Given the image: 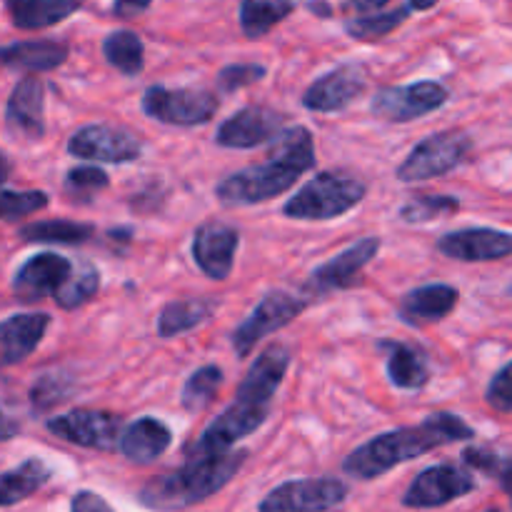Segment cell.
Instances as JSON below:
<instances>
[{
	"instance_id": "1",
	"label": "cell",
	"mask_w": 512,
	"mask_h": 512,
	"mask_svg": "<svg viewBox=\"0 0 512 512\" xmlns=\"http://www.w3.org/2000/svg\"><path fill=\"white\" fill-rule=\"evenodd\" d=\"M475 438V430L465 420L453 413H433L420 425L390 430L378 435L365 445L355 448L345 458L343 470L358 480H373L385 475L388 470L420 458L440 445L458 443V440Z\"/></svg>"
},
{
	"instance_id": "2",
	"label": "cell",
	"mask_w": 512,
	"mask_h": 512,
	"mask_svg": "<svg viewBox=\"0 0 512 512\" xmlns=\"http://www.w3.org/2000/svg\"><path fill=\"white\" fill-rule=\"evenodd\" d=\"M245 458H248L245 450H235V453L228 450V453L210 455V458H188V463L175 473L150 480L140 490V503L158 512L183 510L203 503L235 478V473L243 468Z\"/></svg>"
},
{
	"instance_id": "3",
	"label": "cell",
	"mask_w": 512,
	"mask_h": 512,
	"mask_svg": "<svg viewBox=\"0 0 512 512\" xmlns=\"http://www.w3.org/2000/svg\"><path fill=\"white\" fill-rule=\"evenodd\" d=\"M365 198V185L338 173H320L285 203L283 213L295 220H330L353 210Z\"/></svg>"
},
{
	"instance_id": "4",
	"label": "cell",
	"mask_w": 512,
	"mask_h": 512,
	"mask_svg": "<svg viewBox=\"0 0 512 512\" xmlns=\"http://www.w3.org/2000/svg\"><path fill=\"white\" fill-rule=\"evenodd\" d=\"M300 170L285 163L283 158L270 155L268 163L250 165L220 180L215 195L228 208H245V205H258L265 200H273L275 195L285 193L295 180L300 178Z\"/></svg>"
},
{
	"instance_id": "5",
	"label": "cell",
	"mask_w": 512,
	"mask_h": 512,
	"mask_svg": "<svg viewBox=\"0 0 512 512\" xmlns=\"http://www.w3.org/2000/svg\"><path fill=\"white\" fill-rule=\"evenodd\" d=\"M143 113L148 118L168 125H203L218 110V98L210 90L195 88H163L153 85L143 95Z\"/></svg>"
},
{
	"instance_id": "6",
	"label": "cell",
	"mask_w": 512,
	"mask_h": 512,
	"mask_svg": "<svg viewBox=\"0 0 512 512\" xmlns=\"http://www.w3.org/2000/svg\"><path fill=\"white\" fill-rule=\"evenodd\" d=\"M470 150V138L465 133H438L420 140L413 153L398 165V178L403 183L440 178L463 163Z\"/></svg>"
},
{
	"instance_id": "7",
	"label": "cell",
	"mask_w": 512,
	"mask_h": 512,
	"mask_svg": "<svg viewBox=\"0 0 512 512\" xmlns=\"http://www.w3.org/2000/svg\"><path fill=\"white\" fill-rule=\"evenodd\" d=\"M348 498V485L338 478H305L278 485L260 500V512H325Z\"/></svg>"
},
{
	"instance_id": "8",
	"label": "cell",
	"mask_w": 512,
	"mask_h": 512,
	"mask_svg": "<svg viewBox=\"0 0 512 512\" xmlns=\"http://www.w3.org/2000/svg\"><path fill=\"white\" fill-rule=\"evenodd\" d=\"M48 430L55 438L65 440V443L110 453L120 445V435H123L125 425L120 415L105 413V410L78 408L48 420Z\"/></svg>"
},
{
	"instance_id": "9",
	"label": "cell",
	"mask_w": 512,
	"mask_h": 512,
	"mask_svg": "<svg viewBox=\"0 0 512 512\" xmlns=\"http://www.w3.org/2000/svg\"><path fill=\"white\" fill-rule=\"evenodd\" d=\"M270 405H255L235 400L223 415L213 420L200 435L198 443L188 450V458H210V455H223L233 448L238 440L248 438L250 433L260 428L268 420Z\"/></svg>"
},
{
	"instance_id": "10",
	"label": "cell",
	"mask_w": 512,
	"mask_h": 512,
	"mask_svg": "<svg viewBox=\"0 0 512 512\" xmlns=\"http://www.w3.org/2000/svg\"><path fill=\"white\" fill-rule=\"evenodd\" d=\"M448 103V90L435 80H420L413 85H393L375 93L373 113L390 123H408L423 118Z\"/></svg>"
},
{
	"instance_id": "11",
	"label": "cell",
	"mask_w": 512,
	"mask_h": 512,
	"mask_svg": "<svg viewBox=\"0 0 512 512\" xmlns=\"http://www.w3.org/2000/svg\"><path fill=\"white\" fill-rule=\"evenodd\" d=\"M475 480L473 475L458 465H433V468L423 470L418 478L410 483L408 493L403 495L405 508L428 510V508H443V505L453 503V500L463 498V495L473 493Z\"/></svg>"
},
{
	"instance_id": "12",
	"label": "cell",
	"mask_w": 512,
	"mask_h": 512,
	"mask_svg": "<svg viewBox=\"0 0 512 512\" xmlns=\"http://www.w3.org/2000/svg\"><path fill=\"white\" fill-rule=\"evenodd\" d=\"M305 305H308V300L295 298V295H288V293L265 295V298L258 303V308L250 313V318L243 320V323L235 328L233 333L235 353H238L240 358L250 355V350H253L265 335L285 328L290 320L298 318V315L305 310Z\"/></svg>"
},
{
	"instance_id": "13",
	"label": "cell",
	"mask_w": 512,
	"mask_h": 512,
	"mask_svg": "<svg viewBox=\"0 0 512 512\" xmlns=\"http://www.w3.org/2000/svg\"><path fill=\"white\" fill-rule=\"evenodd\" d=\"M68 153L73 158L98 160V163H130L140 158L143 143L128 130L113 125H85L70 135Z\"/></svg>"
},
{
	"instance_id": "14",
	"label": "cell",
	"mask_w": 512,
	"mask_h": 512,
	"mask_svg": "<svg viewBox=\"0 0 512 512\" xmlns=\"http://www.w3.org/2000/svg\"><path fill=\"white\" fill-rule=\"evenodd\" d=\"M283 125L285 118L280 113L263 108V105H250V108L238 110L228 120H223L218 133H215V140L223 148H255V145L270 143L283 130Z\"/></svg>"
},
{
	"instance_id": "15",
	"label": "cell",
	"mask_w": 512,
	"mask_h": 512,
	"mask_svg": "<svg viewBox=\"0 0 512 512\" xmlns=\"http://www.w3.org/2000/svg\"><path fill=\"white\" fill-rule=\"evenodd\" d=\"M380 240L378 238H363L355 245L345 248L343 253L335 255L333 260L323 263L320 268L313 270L308 280L310 295H328L333 290H345L355 283L360 270L378 255Z\"/></svg>"
},
{
	"instance_id": "16",
	"label": "cell",
	"mask_w": 512,
	"mask_h": 512,
	"mask_svg": "<svg viewBox=\"0 0 512 512\" xmlns=\"http://www.w3.org/2000/svg\"><path fill=\"white\" fill-rule=\"evenodd\" d=\"M438 250L453 260L463 263H485L512 255V233L495 228H468L455 230L438 240Z\"/></svg>"
},
{
	"instance_id": "17",
	"label": "cell",
	"mask_w": 512,
	"mask_h": 512,
	"mask_svg": "<svg viewBox=\"0 0 512 512\" xmlns=\"http://www.w3.org/2000/svg\"><path fill=\"white\" fill-rule=\"evenodd\" d=\"M365 90V73L360 65H340L315 80L303 95V105L315 113L345 110Z\"/></svg>"
},
{
	"instance_id": "18",
	"label": "cell",
	"mask_w": 512,
	"mask_h": 512,
	"mask_svg": "<svg viewBox=\"0 0 512 512\" xmlns=\"http://www.w3.org/2000/svg\"><path fill=\"white\" fill-rule=\"evenodd\" d=\"M5 125L13 135L25 140H38L45 133V85L43 80L28 75L10 93L5 105Z\"/></svg>"
},
{
	"instance_id": "19",
	"label": "cell",
	"mask_w": 512,
	"mask_h": 512,
	"mask_svg": "<svg viewBox=\"0 0 512 512\" xmlns=\"http://www.w3.org/2000/svg\"><path fill=\"white\" fill-rule=\"evenodd\" d=\"M235 250H238V233L230 225L210 220L195 230L193 258L208 278H228L235 263Z\"/></svg>"
},
{
	"instance_id": "20",
	"label": "cell",
	"mask_w": 512,
	"mask_h": 512,
	"mask_svg": "<svg viewBox=\"0 0 512 512\" xmlns=\"http://www.w3.org/2000/svg\"><path fill=\"white\" fill-rule=\"evenodd\" d=\"M73 265L68 258L55 253H38L20 265L13 278V293L20 303H35L45 295H53L68 278Z\"/></svg>"
},
{
	"instance_id": "21",
	"label": "cell",
	"mask_w": 512,
	"mask_h": 512,
	"mask_svg": "<svg viewBox=\"0 0 512 512\" xmlns=\"http://www.w3.org/2000/svg\"><path fill=\"white\" fill-rule=\"evenodd\" d=\"M288 365L290 350L285 348V345H270V348H265L263 353L258 355V360L253 363V368L248 370L243 383H240L235 400L255 405H270L275 390L283 383V375L288 373Z\"/></svg>"
},
{
	"instance_id": "22",
	"label": "cell",
	"mask_w": 512,
	"mask_h": 512,
	"mask_svg": "<svg viewBox=\"0 0 512 512\" xmlns=\"http://www.w3.org/2000/svg\"><path fill=\"white\" fill-rule=\"evenodd\" d=\"M45 313H18L0 323V368L18 365L33 353L48 330Z\"/></svg>"
},
{
	"instance_id": "23",
	"label": "cell",
	"mask_w": 512,
	"mask_h": 512,
	"mask_svg": "<svg viewBox=\"0 0 512 512\" xmlns=\"http://www.w3.org/2000/svg\"><path fill=\"white\" fill-rule=\"evenodd\" d=\"M170 428L155 418H140L130 423L120 435V453L135 465L155 463L170 448Z\"/></svg>"
},
{
	"instance_id": "24",
	"label": "cell",
	"mask_w": 512,
	"mask_h": 512,
	"mask_svg": "<svg viewBox=\"0 0 512 512\" xmlns=\"http://www.w3.org/2000/svg\"><path fill=\"white\" fill-rule=\"evenodd\" d=\"M68 58V48L55 40H28L0 48V65L25 70V73H45L55 70Z\"/></svg>"
},
{
	"instance_id": "25",
	"label": "cell",
	"mask_w": 512,
	"mask_h": 512,
	"mask_svg": "<svg viewBox=\"0 0 512 512\" xmlns=\"http://www.w3.org/2000/svg\"><path fill=\"white\" fill-rule=\"evenodd\" d=\"M455 305H458V290L453 285H423V288H415L413 293L405 295L403 318L415 325L435 323V320H443Z\"/></svg>"
},
{
	"instance_id": "26",
	"label": "cell",
	"mask_w": 512,
	"mask_h": 512,
	"mask_svg": "<svg viewBox=\"0 0 512 512\" xmlns=\"http://www.w3.org/2000/svg\"><path fill=\"white\" fill-rule=\"evenodd\" d=\"M5 5L18 28L40 30L73 15L80 0H5Z\"/></svg>"
},
{
	"instance_id": "27",
	"label": "cell",
	"mask_w": 512,
	"mask_h": 512,
	"mask_svg": "<svg viewBox=\"0 0 512 512\" xmlns=\"http://www.w3.org/2000/svg\"><path fill=\"white\" fill-rule=\"evenodd\" d=\"M388 375L390 383L400 390H420L430 380L428 358L420 348L408 343H390Z\"/></svg>"
},
{
	"instance_id": "28",
	"label": "cell",
	"mask_w": 512,
	"mask_h": 512,
	"mask_svg": "<svg viewBox=\"0 0 512 512\" xmlns=\"http://www.w3.org/2000/svg\"><path fill=\"white\" fill-rule=\"evenodd\" d=\"M50 475H53V470L40 458L25 460L18 468L3 473L0 475V508H8V505H15L38 493L48 483Z\"/></svg>"
},
{
	"instance_id": "29",
	"label": "cell",
	"mask_w": 512,
	"mask_h": 512,
	"mask_svg": "<svg viewBox=\"0 0 512 512\" xmlns=\"http://www.w3.org/2000/svg\"><path fill=\"white\" fill-rule=\"evenodd\" d=\"M295 8V0H243L240 3V25L248 38H263L268 30L283 23Z\"/></svg>"
},
{
	"instance_id": "30",
	"label": "cell",
	"mask_w": 512,
	"mask_h": 512,
	"mask_svg": "<svg viewBox=\"0 0 512 512\" xmlns=\"http://www.w3.org/2000/svg\"><path fill=\"white\" fill-rule=\"evenodd\" d=\"M270 143H273L270 155L283 158L285 163L295 165L300 173H305V170H310L315 165L313 135H310V130L303 128V125H295V128L290 130H280Z\"/></svg>"
},
{
	"instance_id": "31",
	"label": "cell",
	"mask_w": 512,
	"mask_h": 512,
	"mask_svg": "<svg viewBox=\"0 0 512 512\" xmlns=\"http://www.w3.org/2000/svg\"><path fill=\"white\" fill-rule=\"evenodd\" d=\"M93 235V225L70 223V220H40L20 228V238L28 243H60L78 245Z\"/></svg>"
},
{
	"instance_id": "32",
	"label": "cell",
	"mask_w": 512,
	"mask_h": 512,
	"mask_svg": "<svg viewBox=\"0 0 512 512\" xmlns=\"http://www.w3.org/2000/svg\"><path fill=\"white\" fill-rule=\"evenodd\" d=\"M210 315V303L205 300H175V303L165 305L163 313L158 318V333L163 338H173V335L188 333V330L198 328L205 323Z\"/></svg>"
},
{
	"instance_id": "33",
	"label": "cell",
	"mask_w": 512,
	"mask_h": 512,
	"mask_svg": "<svg viewBox=\"0 0 512 512\" xmlns=\"http://www.w3.org/2000/svg\"><path fill=\"white\" fill-rule=\"evenodd\" d=\"M103 53L113 68L125 75H138L143 70V40L133 30H115L103 40Z\"/></svg>"
},
{
	"instance_id": "34",
	"label": "cell",
	"mask_w": 512,
	"mask_h": 512,
	"mask_svg": "<svg viewBox=\"0 0 512 512\" xmlns=\"http://www.w3.org/2000/svg\"><path fill=\"white\" fill-rule=\"evenodd\" d=\"M98 285H100L98 270L90 268V265H80L75 273L70 270V275L63 280V285L53 293V298L58 300L60 308L65 310L80 308V305L88 303V300L98 293Z\"/></svg>"
},
{
	"instance_id": "35",
	"label": "cell",
	"mask_w": 512,
	"mask_h": 512,
	"mask_svg": "<svg viewBox=\"0 0 512 512\" xmlns=\"http://www.w3.org/2000/svg\"><path fill=\"white\" fill-rule=\"evenodd\" d=\"M220 385H223V370L218 365H205L195 370L183 388V405L188 410H203L215 398Z\"/></svg>"
},
{
	"instance_id": "36",
	"label": "cell",
	"mask_w": 512,
	"mask_h": 512,
	"mask_svg": "<svg viewBox=\"0 0 512 512\" xmlns=\"http://www.w3.org/2000/svg\"><path fill=\"white\" fill-rule=\"evenodd\" d=\"M410 8H400L393 10V13H383V15H365V18H355L345 25L353 38L358 40H375V38H383L388 35L390 30L398 28L405 18H408Z\"/></svg>"
},
{
	"instance_id": "37",
	"label": "cell",
	"mask_w": 512,
	"mask_h": 512,
	"mask_svg": "<svg viewBox=\"0 0 512 512\" xmlns=\"http://www.w3.org/2000/svg\"><path fill=\"white\" fill-rule=\"evenodd\" d=\"M458 208V200L448 198V195H418V198H413L400 210V215H403L405 223H428V220L440 218L445 213H453Z\"/></svg>"
},
{
	"instance_id": "38",
	"label": "cell",
	"mask_w": 512,
	"mask_h": 512,
	"mask_svg": "<svg viewBox=\"0 0 512 512\" xmlns=\"http://www.w3.org/2000/svg\"><path fill=\"white\" fill-rule=\"evenodd\" d=\"M108 175L93 165H83V168H73L65 175V193L75 200H90L98 195L100 190L108 188Z\"/></svg>"
},
{
	"instance_id": "39",
	"label": "cell",
	"mask_w": 512,
	"mask_h": 512,
	"mask_svg": "<svg viewBox=\"0 0 512 512\" xmlns=\"http://www.w3.org/2000/svg\"><path fill=\"white\" fill-rule=\"evenodd\" d=\"M48 205V195L40 190H0V218H20Z\"/></svg>"
},
{
	"instance_id": "40",
	"label": "cell",
	"mask_w": 512,
	"mask_h": 512,
	"mask_svg": "<svg viewBox=\"0 0 512 512\" xmlns=\"http://www.w3.org/2000/svg\"><path fill=\"white\" fill-rule=\"evenodd\" d=\"M265 68L255 63H243V65H228V68L220 70L218 85L223 93H235V90L245 88V85H253L258 80H263Z\"/></svg>"
},
{
	"instance_id": "41",
	"label": "cell",
	"mask_w": 512,
	"mask_h": 512,
	"mask_svg": "<svg viewBox=\"0 0 512 512\" xmlns=\"http://www.w3.org/2000/svg\"><path fill=\"white\" fill-rule=\"evenodd\" d=\"M485 398L498 413H512V360L490 380Z\"/></svg>"
},
{
	"instance_id": "42",
	"label": "cell",
	"mask_w": 512,
	"mask_h": 512,
	"mask_svg": "<svg viewBox=\"0 0 512 512\" xmlns=\"http://www.w3.org/2000/svg\"><path fill=\"white\" fill-rule=\"evenodd\" d=\"M30 398H33V405H38V408H50V405H58L68 398V388H65L60 378H43L33 388Z\"/></svg>"
},
{
	"instance_id": "43",
	"label": "cell",
	"mask_w": 512,
	"mask_h": 512,
	"mask_svg": "<svg viewBox=\"0 0 512 512\" xmlns=\"http://www.w3.org/2000/svg\"><path fill=\"white\" fill-rule=\"evenodd\" d=\"M463 460L475 470H485V473H498L500 470V458L493 450L485 448H468L463 453Z\"/></svg>"
},
{
	"instance_id": "44",
	"label": "cell",
	"mask_w": 512,
	"mask_h": 512,
	"mask_svg": "<svg viewBox=\"0 0 512 512\" xmlns=\"http://www.w3.org/2000/svg\"><path fill=\"white\" fill-rule=\"evenodd\" d=\"M70 512H113V508H110L98 493L80 490V493H75V498L70 500Z\"/></svg>"
},
{
	"instance_id": "45",
	"label": "cell",
	"mask_w": 512,
	"mask_h": 512,
	"mask_svg": "<svg viewBox=\"0 0 512 512\" xmlns=\"http://www.w3.org/2000/svg\"><path fill=\"white\" fill-rule=\"evenodd\" d=\"M150 5V0H115V13L120 18H133V15H140Z\"/></svg>"
},
{
	"instance_id": "46",
	"label": "cell",
	"mask_w": 512,
	"mask_h": 512,
	"mask_svg": "<svg viewBox=\"0 0 512 512\" xmlns=\"http://www.w3.org/2000/svg\"><path fill=\"white\" fill-rule=\"evenodd\" d=\"M15 433H18V423H15V420H10L8 415L0 413V443L15 438Z\"/></svg>"
},
{
	"instance_id": "47",
	"label": "cell",
	"mask_w": 512,
	"mask_h": 512,
	"mask_svg": "<svg viewBox=\"0 0 512 512\" xmlns=\"http://www.w3.org/2000/svg\"><path fill=\"white\" fill-rule=\"evenodd\" d=\"M498 473H500V483H503V490L510 495V500H512V460H508L505 465H500Z\"/></svg>"
},
{
	"instance_id": "48",
	"label": "cell",
	"mask_w": 512,
	"mask_h": 512,
	"mask_svg": "<svg viewBox=\"0 0 512 512\" xmlns=\"http://www.w3.org/2000/svg\"><path fill=\"white\" fill-rule=\"evenodd\" d=\"M385 3H388V0H348V5H353V8L358 10H378L383 8Z\"/></svg>"
},
{
	"instance_id": "49",
	"label": "cell",
	"mask_w": 512,
	"mask_h": 512,
	"mask_svg": "<svg viewBox=\"0 0 512 512\" xmlns=\"http://www.w3.org/2000/svg\"><path fill=\"white\" fill-rule=\"evenodd\" d=\"M8 175H10V163H8V158H3V155H0V183H5V180H8Z\"/></svg>"
},
{
	"instance_id": "50",
	"label": "cell",
	"mask_w": 512,
	"mask_h": 512,
	"mask_svg": "<svg viewBox=\"0 0 512 512\" xmlns=\"http://www.w3.org/2000/svg\"><path fill=\"white\" fill-rule=\"evenodd\" d=\"M435 3H438V0H410V8L425 10V8H433Z\"/></svg>"
},
{
	"instance_id": "51",
	"label": "cell",
	"mask_w": 512,
	"mask_h": 512,
	"mask_svg": "<svg viewBox=\"0 0 512 512\" xmlns=\"http://www.w3.org/2000/svg\"><path fill=\"white\" fill-rule=\"evenodd\" d=\"M490 512H498V510H490Z\"/></svg>"
}]
</instances>
